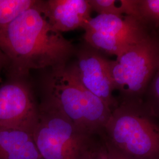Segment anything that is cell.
I'll return each mask as SVG.
<instances>
[{"mask_svg": "<svg viewBox=\"0 0 159 159\" xmlns=\"http://www.w3.org/2000/svg\"><path fill=\"white\" fill-rule=\"evenodd\" d=\"M40 1L0 30V50L12 79H23L32 70L65 66L75 54L72 42L43 16Z\"/></svg>", "mask_w": 159, "mask_h": 159, "instance_id": "obj_1", "label": "cell"}, {"mask_svg": "<svg viewBox=\"0 0 159 159\" xmlns=\"http://www.w3.org/2000/svg\"><path fill=\"white\" fill-rule=\"evenodd\" d=\"M45 99L85 134L101 136L111 109L82 85L71 66L51 69L44 81Z\"/></svg>", "mask_w": 159, "mask_h": 159, "instance_id": "obj_2", "label": "cell"}, {"mask_svg": "<svg viewBox=\"0 0 159 159\" xmlns=\"http://www.w3.org/2000/svg\"><path fill=\"white\" fill-rule=\"evenodd\" d=\"M133 159H159V123L143 101L121 102L101 136Z\"/></svg>", "mask_w": 159, "mask_h": 159, "instance_id": "obj_3", "label": "cell"}, {"mask_svg": "<svg viewBox=\"0 0 159 159\" xmlns=\"http://www.w3.org/2000/svg\"><path fill=\"white\" fill-rule=\"evenodd\" d=\"M32 133L43 159H85L95 139L80 130L46 99L39 105Z\"/></svg>", "mask_w": 159, "mask_h": 159, "instance_id": "obj_4", "label": "cell"}, {"mask_svg": "<svg viewBox=\"0 0 159 159\" xmlns=\"http://www.w3.org/2000/svg\"><path fill=\"white\" fill-rule=\"evenodd\" d=\"M114 90L121 102H141L159 67V32L154 30L115 60H110Z\"/></svg>", "mask_w": 159, "mask_h": 159, "instance_id": "obj_5", "label": "cell"}, {"mask_svg": "<svg viewBox=\"0 0 159 159\" xmlns=\"http://www.w3.org/2000/svg\"><path fill=\"white\" fill-rule=\"evenodd\" d=\"M84 30L86 44L102 54L118 57L156 29L133 16L98 14Z\"/></svg>", "mask_w": 159, "mask_h": 159, "instance_id": "obj_6", "label": "cell"}, {"mask_svg": "<svg viewBox=\"0 0 159 159\" xmlns=\"http://www.w3.org/2000/svg\"><path fill=\"white\" fill-rule=\"evenodd\" d=\"M75 54L76 60L71 66L80 83L113 110L119 102L113 95L110 60L86 43Z\"/></svg>", "mask_w": 159, "mask_h": 159, "instance_id": "obj_7", "label": "cell"}, {"mask_svg": "<svg viewBox=\"0 0 159 159\" xmlns=\"http://www.w3.org/2000/svg\"><path fill=\"white\" fill-rule=\"evenodd\" d=\"M39 112V106L23 80L12 79L0 86V126L33 133Z\"/></svg>", "mask_w": 159, "mask_h": 159, "instance_id": "obj_8", "label": "cell"}, {"mask_svg": "<svg viewBox=\"0 0 159 159\" xmlns=\"http://www.w3.org/2000/svg\"><path fill=\"white\" fill-rule=\"evenodd\" d=\"M39 6L48 22L61 33L84 29L92 18L88 0L40 1Z\"/></svg>", "mask_w": 159, "mask_h": 159, "instance_id": "obj_9", "label": "cell"}, {"mask_svg": "<svg viewBox=\"0 0 159 159\" xmlns=\"http://www.w3.org/2000/svg\"><path fill=\"white\" fill-rule=\"evenodd\" d=\"M0 159H43L31 132L0 126Z\"/></svg>", "mask_w": 159, "mask_h": 159, "instance_id": "obj_10", "label": "cell"}, {"mask_svg": "<svg viewBox=\"0 0 159 159\" xmlns=\"http://www.w3.org/2000/svg\"><path fill=\"white\" fill-rule=\"evenodd\" d=\"M88 2L92 11L98 14L129 16L142 21L139 10V0H88Z\"/></svg>", "mask_w": 159, "mask_h": 159, "instance_id": "obj_11", "label": "cell"}, {"mask_svg": "<svg viewBox=\"0 0 159 159\" xmlns=\"http://www.w3.org/2000/svg\"><path fill=\"white\" fill-rule=\"evenodd\" d=\"M37 2V0H0V30Z\"/></svg>", "mask_w": 159, "mask_h": 159, "instance_id": "obj_12", "label": "cell"}, {"mask_svg": "<svg viewBox=\"0 0 159 159\" xmlns=\"http://www.w3.org/2000/svg\"><path fill=\"white\" fill-rule=\"evenodd\" d=\"M139 10L144 23L159 29V0H139Z\"/></svg>", "mask_w": 159, "mask_h": 159, "instance_id": "obj_13", "label": "cell"}, {"mask_svg": "<svg viewBox=\"0 0 159 159\" xmlns=\"http://www.w3.org/2000/svg\"><path fill=\"white\" fill-rule=\"evenodd\" d=\"M85 159H110L106 144L102 137L99 140H93Z\"/></svg>", "mask_w": 159, "mask_h": 159, "instance_id": "obj_14", "label": "cell"}, {"mask_svg": "<svg viewBox=\"0 0 159 159\" xmlns=\"http://www.w3.org/2000/svg\"><path fill=\"white\" fill-rule=\"evenodd\" d=\"M102 137V136H101ZM103 139V138H102ZM106 147L107 148V151L108 153V157L110 159H133L125 156V154L121 153L116 148H114L109 143L107 142L106 140L103 139Z\"/></svg>", "mask_w": 159, "mask_h": 159, "instance_id": "obj_15", "label": "cell"}, {"mask_svg": "<svg viewBox=\"0 0 159 159\" xmlns=\"http://www.w3.org/2000/svg\"><path fill=\"white\" fill-rule=\"evenodd\" d=\"M6 66V58L2 52L0 50V71L1 69Z\"/></svg>", "mask_w": 159, "mask_h": 159, "instance_id": "obj_16", "label": "cell"}]
</instances>
